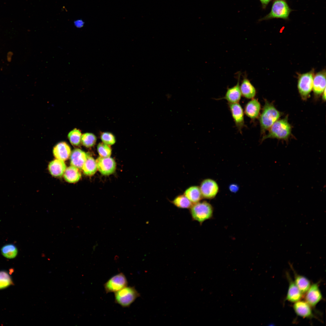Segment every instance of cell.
Wrapping results in <instances>:
<instances>
[{"label":"cell","mask_w":326,"mask_h":326,"mask_svg":"<svg viewBox=\"0 0 326 326\" xmlns=\"http://www.w3.org/2000/svg\"><path fill=\"white\" fill-rule=\"evenodd\" d=\"M281 115V112L274 105L265 99L262 113L259 117L261 134L263 135V136L265 132L279 120Z\"/></svg>","instance_id":"obj_1"},{"label":"cell","mask_w":326,"mask_h":326,"mask_svg":"<svg viewBox=\"0 0 326 326\" xmlns=\"http://www.w3.org/2000/svg\"><path fill=\"white\" fill-rule=\"evenodd\" d=\"M291 129L286 116L276 121L269 129L268 134L263 136L261 140L262 142L267 138L287 140L291 134Z\"/></svg>","instance_id":"obj_2"},{"label":"cell","mask_w":326,"mask_h":326,"mask_svg":"<svg viewBox=\"0 0 326 326\" xmlns=\"http://www.w3.org/2000/svg\"><path fill=\"white\" fill-rule=\"evenodd\" d=\"M189 210L192 219L198 222L200 225L213 217V208L210 203L205 201L193 204Z\"/></svg>","instance_id":"obj_3"},{"label":"cell","mask_w":326,"mask_h":326,"mask_svg":"<svg viewBox=\"0 0 326 326\" xmlns=\"http://www.w3.org/2000/svg\"><path fill=\"white\" fill-rule=\"evenodd\" d=\"M140 296L134 287L127 286L114 292L115 302L123 307H128Z\"/></svg>","instance_id":"obj_4"},{"label":"cell","mask_w":326,"mask_h":326,"mask_svg":"<svg viewBox=\"0 0 326 326\" xmlns=\"http://www.w3.org/2000/svg\"><path fill=\"white\" fill-rule=\"evenodd\" d=\"M292 11L285 0H275L270 12L260 19L259 21L274 18L286 20L288 19L289 14Z\"/></svg>","instance_id":"obj_5"},{"label":"cell","mask_w":326,"mask_h":326,"mask_svg":"<svg viewBox=\"0 0 326 326\" xmlns=\"http://www.w3.org/2000/svg\"><path fill=\"white\" fill-rule=\"evenodd\" d=\"M314 70L300 74L298 78L297 87L299 94L303 99L309 96L313 89Z\"/></svg>","instance_id":"obj_6"},{"label":"cell","mask_w":326,"mask_h":326,"mask_svg":"<svg viewBox=\"0 0 326 326\" xmlns=\"http://www.w3.org/2000/svg\"><path fill=\"white\" fill-rule=\"evenodd\" d=\"M128 281L125 275L118 273L110 278L104 284L107 293L115 292L127 286Z\"/></svg>","instance_id":"obj_7"},{"label":"cell","mask_w":326,"mask_h":326,"mask_svg":"<svg viewBox=\"0 0 326 326\" xmlns=\"http://www.w3.org/2000/svg\"><path fill=\"white\" fill-rule=\"evenodd\" d=\"M200 188L203 198L207 199L214 198L219 190L218 184L213 179L207 178L201 182Z\"/></svg>","instance_id":"obj_8"},{"label":"cell","mask_w":326,"mask_h":326,"mask_svg":"<svg viewBox=\"0 0 326 326\" xmlns=\"http://www.w3.org/2000/svg\"><path fill=\"white\" fill-rule=\"evenodd\" d=\"M228 107L235 126L240 133L245 126L244 110L239 103H228Z\"/></svg>","instance_id":"obj_9"},{"label":"cell","mask_w":326,"mask_h":326,"mask_svg":"<svg viewBox=\"0 0 326 326\" xmlns=\"http://www.w3.org/2000/svg\"><path fill=\"white\" fill-rule=\"evenodd\" d=\"M97 169L102 174L108 175L113 174L115 171L116 163L111 158L98 157L96 160Z\"/></svg>","instance_id":"obj_10"},{"label":"cell","mask_w":326,"mask_h":326,"mask_svg":"<svg viewBox=\"0 0 326 326\" xmlns=\"http://www.w3.org/2000/svg\"><path fill=\"white\" fill-rule=\"evenodd\" d=\"M238 75L237 83L231 88H228L224 96L219 99H225L229 103H239L242 95L240 88V72Z\"/></svg>","instance_id":"obj_11"},{"label":"cell","mask_w":326,"mask_h":326,"mask_svg":"<svg viewBox=\"0 0 326 326\" xmlns=\"http://www.w3.org/2000/svg\"><path fill=\"white\" fill-rule=\"evenodd\" d=\"M261 105L257 99H251L245 104L244 109L245 114L252 121L255 120L259 116Z\"/></svg>","instance_id":"obj_12"},{"label":"cell","mask_w":326,"mask_h":326,"mask_svg":"<svg viewBox=\"0 0 326 326\" xmlns=\"http://www.w3.org/2000/svg\"><path fill=\"white\" fill-rule=\"evenodd\" d=\"M306 293L305 301L311 307H315L322 299L318 283L313 284L310 286Z\"/></svg>","instance_id":"obj_13"},{"label":"cell","mask_w":326,"mask_h":326,"mask_svg":"<svg viewBox=\"0 0 326 326\" xmlns=\"http://www.w3.org/2000/svg\"><path fill=\"white\" fill-rule=\"evenodd\" d=\"M326 72L323 70L314 75L313 89L314 94L316 96L321 94L326 88Z\"/></svg>","instance_id":"obj_14"},{"label":"cell","mask_w":326,"mask_h":326,"mask_svg":"<svg viewBox=\"0 0 326 326\" xmlns=\"http://www.w3.org/2000/svg\"><path fill=\"white\" fill-rule=\"evenodd\" d=\"M240 88L241 95L245 98L248 99L254 98L257 93L256 89L246 74L240 84Z\"/></svg>","instance_id":"obj_15"},{"label":"cell","mask_w":326,"mask_h":326,"mask_svg":"<svg viewBox=\"0 0 326 326\" xmlns=\"http://www.w3.org/2000/svg\"><path fill=\"white\" fill-rule=\"evenodd\" d=\"M88 155L85 152L79 149H74L70 156V164L78 169H81Z\"/></svg>","instance_id":"obj_16"},{"label":"cell","mask_w":326,"mask_h":326,"mask_svg":"<svg viewBox=\"0 0 326 326\" xmlns=\"http://www.w3.org/2000/svg\"><path fill=\"white\" fill-rule=\"evenodd\" d=\"M54 156L57 159L65 161L67 160L71 153L69 146L65 142H62L57 144L53 148Z\"/></svg>","instance_id":"obj_17"},{"label":"cell","mask_w":326,"mask_h":326,"mask_svg":"<svg viewBox=\"0 0 326 326\" xmlns=\"http://www.w3.org/2000/svg\"><path fill=\"white\" fill-rule=\"evenodd\" d=\"M311 307L306 302L303 301H299L295 302L293 305V309L296 314L299 316L305 318L313 317Z\"/></svg>","instance_id":"obj_18"},{"label":"cell","mask_w":326,"mask_h":326,"mask_svg":"<svg viewBox=\"0 0 326 326\" xmlns=\"http://www.w3.org/2000/svg\"><path fill=\"white\" fill-rule=\"evenodd\" d=\"M289 281V286L286 299L291 302L299 301L302 297V293L292 280L289 275L287 274Z\"/></svg>","instance_id":"obj_19"},{"label":"cell","mask_w":326,"mask_h":326,"mask_svg":"<svg viewBox=\"0 0 326 326\" xmlns=\"http://www.w3.org/2000/svg\"><path fill=\"white\" fill-rule=\"evenodd\" d=\"M66 168L64 161L57 159L51 161L48 165V170L50 174L53 176L56 177L62 176Z\"/></svg>","instance_id":"obj_20"},{"label":"cell","mask_w":326,"mask_h":326,"mask_svg":"<svg viewBox=\"0 0 326 326\" xmlns=\"http://www.w3.org/2000/svg\"><path fill=\"white\" fill-rule=\"evenodd\" d=\"M193 203L201 200L203 198L199 187L192 186L187 189L184 194Z\"/></svg>","instance_id":"obj_21"},{"label":"cell","mask_w":326,"mask_h":326,"mask_svg":"<svg viewBox=\"0 0 326 326\" xmlns=\"http://www.w3.org/2000/svg\"><path fill=\"white\" fill-rule=\"evenodd\" d=\"M65 180L69 183H74L78 181L81 177L79 169L71 165L67 168L64 173Z\"/></svg>","instance_id":"obj_22"},{"label":"cell","mask_w":326,"mask_h":326,"mask_svg":"<svg viewBox=\"0 0 326 326\" xmlns=\"http://www.w3.org/2000/svg\"><path fill=\"white\" fill-rule=\"evenodd\" d=\"M82 169L85 175L89 176L93 175L97 169L96 160L93 157L88 155Z\"/></svg>","instance_id":"obj_23"},{"label":"cell","mask_w":326,"mask_h":326,"mask_svg":"<svg viewBox=\"0 0 326 326\" xmlns=\"http://www.w3.org/2000/svg\"><path fill=\"white\" fill-rule=\"evenodd\" d=\"M294 283L302 294L306 292L311 286L310 281L302 275L295 274Z\"/></svg>","instance_id":"obj_24"},{"label":"cell","mask_w":326,"mask_h":326,"mask_svg":"<svg viewBox=\"0 0 326 326\" xmlns=\"http://www.w3.org/2000/svg\"><path fill=\"white\" fill-rule=\"evenodd\" d=\"M1 251L2 255L6 258L9 259L15 258L18 253L17 247L12 244L5 245L2 247Z\"/></svg>","instance_id":"obj_25"},{"label":"cell","mask_w":326,"mask_h":326,"mask_svg":"<svg viewBox=\"0 0 326 326\" xmlns=\"http://www.w3.org/2000/svg\"><path fill=\"white\" fill-rule=\"evenodd\" d=\"M171 202L174 206L181 209H190L193 204L184 194L177 196Z\"/></svg>","instance_id":"obj_26"},{"label":"cell","mask_w":326,"mask_h":326,"mask_svg":"<svg viewBox=\"0 0 326 326\" xmlns=\"http://www.w3.org/2000/svg\"><path fill=\"white\" fill-rule=\"evenodd\" d=\"M82 136L80 131L75 128L69 132L68 135V137L72 145L77 146L79 145L81 142Z\"/></svg>","instance_id":"obj_27"},{"label":"cell","mask_w":326,"mask_h":326,"mask_svg":"<svg viewBox=\"0 0 326 326\" xmlns=\"http://www.w3.org/2000/svg\"><path fill=\"white\" fill-rule=\"evenodd\" d=\"M97 138L93 133H87L82 135L81 141L85 146L89 148L93 146L96 143Z\"/></svg>","instance_id":"obj_28"},{"label":"cell","mask_w":326,"mask_h":326,"mask_svg":"<svg viewBox=\"0 0 326 326\" xmlns=\"http://www.w3.org/2000/svg\"><path fill=\"white\" fill-rule=\"evenodd\" d=\"M13 285V282L8 273L5 271H0V289Z\"/></svg>","instance_id":"obj_29"},{"label":"cell","mask_w":326,"mask_h":326,"mask_svg":"<svg viewBox=\"0 0 326 326\" xmlns=\"http://www.w3.org/2000/svg\"><path fill=\"white\" fill-rule=\"evenodd\" d=\"M97 152L100 157H109L111 154V149L109 145L103 143H99L97 147Z\"/></svg>","instance_id":"obj_30"},{"label":"cell","mask_w":326,"mask_h":326,"mask_svg":"<svg viewBox=\"0 0 326 326\" xmlns=\"http://www.w3.org/2000/svg\"><path fill=\"white\" fill-rule=\"evenodd\" d=\"M101 138L103 143L109 145H113L116 142L115 136L110 132L103 133L101 135Z\"/></svg>","instance_id":"obj_31"},{"label":"cell","mask_w":326,"mask_h":326,"mask_svg":"<svg viewBox=\"0 0 326 326\" xmlns=\"http://www.w3.org/2000/svg\"><path fill=\"white\" fill-rule=\"evenodd\" d=\"M75 26L78 28L82 27L84 24V22L82 19H78L74 22Z\"/></svg>","instance_id":"obj_32"},{"label":"cell","mask_w":326,"mask_h":326,"mask_svg":"<svg viewBox=\"0 0 326 326\" xmlns=\"http://www.w3.org/2000/svg\"><path fill=\"white\" fill-rule=\"evenodd\" d=\"M271 0H260L261 2L262 7L265 8Z\"/></svg>","instance_id":"obj_33"},{"label":"cell","mask_w":326,"mask_h":326,"mask_svg":"<svg viewBox=\"0 0 326 326\" xmlns=\"http://www.w3.org/2000/svg\"><path fill=\"white\" fill-rule=\"evenodd\" d=\"M13 53L11 52H9L7 54V60L8 61L10 62L11 60V57Z\"/></svg>","instance_id":"obj_34"},{"label":"cell","mask_w":326,"mask_h":326,"mask_svg":"<svg viewBox=\"0 0 326 326\" xmlns=\"http://www.w3.org/2000/svg\"><path fill=\"white\" fill-rule=\"evenodd\" d=\"M322 94V100L325 101L326 100V88L324 89L323 92Z\"/></svg>","instance_id":"obj_35"}]
</instances>
